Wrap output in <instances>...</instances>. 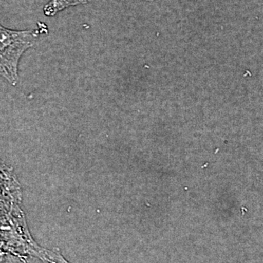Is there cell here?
<instances>
[{
    "label": "cell",
    "mask_w": 263,
    "mask_h": 263,
    "mask_svg": "<svg viewBox=\"0 0 263 263\" xmlns=\"http://www.w3.org/2000/svg\"><path fill=\"white\" fill-rule=\"evenodd\" d=\"M14 30L0 24V76L12 86L18 82V65L24 52L33 47L42 31Z\"/></svg>",
    "instance_id": "1"
},
{
    "label": "cell",
    "mask_w": 263,
    "mask_h": 263,
    "mask_svg": "<svg viewBox=\"0 0 263 263\" xmlns=\"http://www.w3.org/2000/svg\"><path fill=\"white\" fill-rule=\"evenodd\" d=\"M0 188L13 197L15 202L20 199V188L11 170L0 160Z\"/></svg>",
    "instance_id": "2"
},
{
    "label": "cell",
    "mask_w": 263,
    "mask_h": 263,
    "mask_svg": "<svg viewBox=\"0 0 263 263\" xmlns=\"http://www.w3.org/2000/svg\"><path fill=\"white\" fill-rule=\"evenodd\" d=\"M91 0H50L43 8V13L46 16L53 17L57 13L76 5L86 4Z\"/></svg>",
    "instance_id": "3"
},
{
    "label": "cell",
    "mask_w": 263,
    "mask_h": 263,
    "mask_svg": "<svg viewBox=\"0 0 263 263\" xmlns=\"http://www.w3.org/2000/svg\"><path fill=\"white\" fill-rule=\"evenodd\" d=\"M0 263H26L24 259L0 248Z\"/></svg>",
    "instance_id": "4"
},
{
    "label": "cell",
    "mask_w": 263,
    "mask_h": 263,
    "mask_svg": "<svg viewBox=\"0 0 263 263\" xmlns=\"http://www.w3.org/2000/svg\"><path fill=\"white\" fill-rule=\"evenodd\" d=\"M64 263H70V262H67V260H66V261H65V262H64Z\"/></svg>",
    "instance_id": "5"
}]
</instances>
